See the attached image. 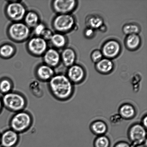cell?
Returning <instances> with one entry per match:
<instances>
[{"label":"cell","instance_id":"6da1fadb","mask_svg":"<svg viewBox=\"0 0 147 147\" xmlns=\"http://www.w3.org/2000/svg\"><path fill=\"white\" fill-rule=\"evenodd\" d=\"M48 83L50 93L57 100L64 101L72 97L74 92V86L66 75L55 74Z\"/></svg>","mask_w":147,"mask_h":147},{"label":"cell","instance_id":"7a4b0ae2","mask_svg":"<svg viewBox=\"0 0 147 147\" xmlns=\"http://www.w3.org/2000/svg\"><path fill=\"white\" fill-rule=\"evenodd\" d=\"M1 97L4 108L10 112L17 113L24 110L26 107V98L20 92L12 91Z\"/></svg>","mask_w":147,"mask_h":147},{"label":"cell","instance_id":"3957f363","mask_svg":"<svg viewBox=\"0 0 147 147\" xmlns=\"http://www.w3.org/2000/svg\"><path fill=\"white\" fill-rule=\"evenodd\" d=\"M33 119L31 114L25 111L14 113L10 119V129L20 134L26 132L31 128Z\"/></svg>","mask_w":147,"mask_h":147},{"label":"cell","instance_id":"277c9868","mask_svg":"<svg viewBox=\"0 0 147 147\" xmlns=\"http://www.w3.org/2000/svg\"><path fill=\"white\" fill-rule=\"evenodd\" d=\"M7 34L9 38L13 41L23 42L29 39L31 30L22 22H13L9 26Z\"/></svg>","mask_w":147,"mask_h":147},{"label":"cell","instance_id":"5b68a950","mask_svg":"<svg viewBox=\"0 0 147 147\" xmlns=\"http://www.w3.org/2000/svg\"><path fill=\"white\" fill-rule=\"evenodd\" d=\"M75 24L74 17L71 14H59L53 18L52 26L55 32L64 34L71 31Z\"/></svg>","mask_w":147,"mask_h":147},{"label":"cell","instance_id":"8992f818","mask_svg":"<svg viewBox=\"0 0 147 147\" xmlns=\"http://www.w3.org/2000/svg\"><path fill=\"white\" fill-rule=\"evenodd\" d=\"M27 11L25 5L20 1H9L5 9L6 16L12 22L22 21Z\"/></svg>","mask_w":147,"mask_h":147},{"label":"cell","instance_id":"52a82bcc","mask_svg":"<svg viewBox=\"0 0 147 147\" xmlns=\"http://www.w3.org/2000/svg\"><path fill=\"white\" fill-rule=\"evenodd\" d=\"M146 129L140 123L134 124L130 127L128 136L132 146H140L146 142Z\"/></svg>","mask_w":147,"mask_h":147},{"label":"cell","instance_id":"ba28073f","mask_svg":"<svg viewBox=\"0 0 147 147\" xmlns=\"http://www.w3.org/2000/svg\"><path fill=\"white\" fill-rule=\"evenodd\" d=\"M26 47L30 54L36 57H42L48 49V43L41 37H34L29 39Z\"/></svg>","mask_w":147,"mask_h":147},{"label":"cell","instance_id":"9c48e42d","mask_svg":"<svg viewBox=\"0 0 147 147\" xmlns=\"http://www.w3.org/2000/svg\"><path fill=\"white\" fill-rule=\"evenodd\" d=\"M77 5V1L75 0H55L51 3L52 8L57 14H70Z\"/></svg>","mask_w":147,"mask_h":147},{"label":"cell","instance_id":"30bf717a","mask_svg":"<svg viewBox=\"0 0 147 147\" xmlns=\"http://www.w3.org/2000/svg\"><path fill=\"white\" fill-rule=\"evenodd\" d=\"M121 51V46L116 40H109L104 44L102 47V53L105 58L113 59L119 55Z\"/></svg>","mask_w":147,"mask_h":147},{"label":"cell","instance_id":"8fae6325","mask_svg":"<svg viewBox=\"0 0 147 147\" xmlns=\"http://www.w3.org/2000/svg\"><path fill=\"white\" fill-rule=\"evenodd\" d=\"M66 76L73 84H79L84 80L86 73L82 66L74 64L68 67Z\"/></svg>","mask_w":147,"mask_h":147},{"label":"cell","instance_id":"7c38bea8","mask_svg":"<svg viewBox=\"0 0 147 147\" xmlns=\"http://www.w3.org/2000/svg\"><path fill=\"white\" fill-rule=\"evenodd\" d=\"M19 134L11 129L4 131L1 134V147H14L20 141Z\"/></svg>","mask_w":147,"mask_h":147},{"label":"cell","instance_id":"4fadbf2b","mask_svg":"<svg viewBox=\"0 0 147 147\" xmlns=\"http://www.w3.org/2000/svg\"><path fill=\"white\" fill-rule=\"evenodd\" d=\"M42 57L44 63L53 68L58 67L61 62L60 53L53 47L47 49Z\"/></svg>","mask_w":147,"mask_h":147},{"label":"cell","instance_id":"5bb4252c","mask_svg":"<svg viewBox=\"0 0 147 147\" xmlns=\"http://www.w3.org/2000/svg\"><path fill=\"white\" fill-rule=\"evenodd\" d=\"M35 74L39 81L47 83L55 74L54 68L44 63L37 66L36 69Z\"/></svg>","mask_w":147,"mask_h":147},{"label":"cell","instance_id":"9a60e30c","mask_svg":"<svg viewBox=\"0 0 147 147\" xmlns=\"http://www.w3.org/2000/svg\"><path fill=\"white\" fill-rule=\"evenodd\" d=\"M61 62L64 66L69 67L74 64L76 59V52L70 47H65L60 53Z\"/></svg>","mask_w":147,"mask_h":147},{"label":"cell","instance_id":"2e32d148","mask_svg":"<svg viewBox=\"0 0 147 147\" xmlns=\"http://www.w3.org/2000/svg\"><path fill=\"white\" fill-rule=\"evenodd\" d=\"M49 41L53 48L58 50L65 48L67 40L65 34L55 32Z\"/></svg>","mask_w":147,"mask_h":147},{"label":"cell","instance_id":"e0dca14e","mask_svg":"<svg viewBox=\"0 0 147 147\" xmlns=\"http://www.w3.org/2000/svg\"><path fill=\"white\" fill-rule=\"evenodd\" d=\"M119 114L122 119L129 120L133 119L136 115L134 107L129 103L122 105L119 109Z\"/></svg>","mask_w":147,"mask_h":147},{"label":"cell","instance_id":"ac0fdd59","mask_svg":"<svg viewBox=\"0 0 147 147\" xmlns=\"http://www.w3.org/2000/svg\"><path fill=\"white\" fill-rule=\"evenodd\" d=\"M96 69L99 73L107 74L113 70L114 64L111 60L105 57L96 63Z\"/></svg>","mask_w":147,"mask_h":147},{"label":"cell","instance_id":"d6986e66","mask_svg":"<svg viewBox=\"0 0 147 147\" xmlns=\"http://www.w3.org/2000/svg\"><path fill=\"white\" fill-rule=\"evenodd\" d=\"M90 129L94 134L98 136L104 135L107 132L108 126L106 122L102 120H96L92 122Z\"/></svg>","mask_w":147,"mask_h":147},{"label":"cell","instance_id":"ffe728a7","mask_svg":"<svg viewBox=\"0 0 147 147\" xmlns=\"http://www.w3.org/2000/svg\"><path fill=\"white\" fill-rule=\"evenodd\" d=\"M24 23L30 28H33L40 22L39 14L33 11H27L24 19Z\"/></svg>","mask_w":147,"mask_h":147},{"label":"cell","instance_id":"44dd1931","mask_svg":"<svg viewBox=\"0 0 147 147\" xmlns=\"http://www.w3.org/2000/svg\"><path fill=\"white\" fill-rule=\"evenodd\" d=\"M16 49L13 45L4 43L0 46V57L4 59L11 58L15 55Z\"/></svg>","mask_w":147,"mask_h":147},{"label":"cell","instance_id":"7402d4cb","mask_svg":"<svg viewBox=\"0 0 147 147\" xmlns=\"http://www.w3.org/2000/svg\"><path fill=\"white\" fill-rule=\"evenodd\" d=\"M141 40L138 34H132L127 35L125 40V45L127 48L131 50H134L139 48Z\"/></svg>","mask_w":147,"mask_h":147},{"label":"cell","instance_id":"603a6c76","mask_svg":"<svg viewBox=\"0 0 147 147\" xmlns=\"http://www.w3.org/2000/svg\"><path fill=\"white\" fill-rule=\"evenodd\" d=\"M29 87L30 92L35 97L40 98L43 96L44 90L38 80L32 81L30 83Z\"/></svg>","mask_w":147,"mask_h":147},{"label":"cell","instance_id":"cb8c5ba5","mask_svg":"<svg viewBox=\"0 0 147 147\" xmlns=\"http://www.w3.org/2000/svg\"><path fill=\"white\" fill-rule=\"evenodd\" d=\"M13 84L12 81L8 78H3L0 80V93L3 95L12 91Z\"/></svg>","mask_w":147,"mask_h":147},{"label":"cell","instance_id":"d4e9b609","mask_svg":"<svg viewBox=\"0 0 147 147\" xmlns=\"http://www.w3.org/2000/svg\"><path fill=\"white\" fill-rule=\"evenodd\" d=\"M87 24L89 28L93 30L100 28L103 25V20L97 16H92L88 18Z\"/></svg>","mask_w":147,"mask_h":147},{"label":"cell","instance_id":"484cf974","mask_svg":"<svg viewBox=\"0 0 147 147\" xmlns=\"http://www.w3.org/2000/svg\"><path fill=\"white\" fill-rule=\"evenodd\" d=\"M94 147H109L110 141L109 138L105 135L98 136L94 142Z\"/></svg>","mask_w":147,"mask_h":147},{"label":"cell","instance_id":"4316f807","mask_svg":"<svg viewBox=\"0 0 147 147\" xmlns=\"http://www.w3.org/2000/svg\"><path fill=\"white\" fill-rule=\"evenodd\" d=\"M123 32L129 35L132 34H138L140 31L139 26L134 24H128L124 26L122 29Z\"/></svg>","mask_w":147,"mask_h":147},{"label":"cell","instance_id":"83f0119b","mask_svg":"<svg viewBox=\"0 0 147 147\" xmlns=\"http://www.w3.org/2000/svg\"><path fill=\"white\" fill-rule=\"evenodd\" d=\"M46 28L47 27L44 23L41 22L39 23L34 28H33L34 34L35 35L34 36L41 37L42 34Z\"/></svg>","mask_w":147,"mask_h":147},{"label":"cell","instance_id":"f1b7e54d","mask_svg":"<svg viewBox=\"0 0 147 147\" xmlns=\"http://www.w3.org/2000/svg\"><path fill=\"white\" fill-rule=\"evenodd\" d=\"M103 55L101 51L96 50L92 52L91 58L94 63H96L103 59Z\"/></svg>","mask_w":147,"mask_h":147},{"label":"cell","instance_id":"f546056e","mask_svg":"<svg viewBox=\"0 0 147 147\" xmlns=\"http://www.w3.org/2000/svg\"><path fill=\"white\" fill-rule=\"evenodd\" d=\"M54 34L52 30L47 27L42 34L41 37L47 42L50 41Z\"/></svg>","mask_w":147,"mask_h":147},{"label":"cell","instance_id":"4dcf8cb0","mask_svg":"<svg viewBox=\"0 0 147 147\" xmlns=\"http://www.w3.org/2000/svg\"><path fill=\"white\" fill-rule=\"evenodd\" d=\"M115 116H116V118H115L114 115H112L111 117L110 118V121L112 123L116 124L119 123L121 121L122 119H123L119 114H115Z\"/></svg>","mask_w":147,"mask_h":147},{"label":"cell","instance_id":"1f68e13d","mask_svg":"<svg viewBox=\"0 0 147 147\" xmlns=\"http://www.w3.org/2000/svg\"><path fill=\"white\" fill-rule=\"evenodd\" d=\"M84 34L87 38H91L94 35V30L90 28H86L85 30Z\"/></svg>","mask_w":147,"mask_h":147},{"label":"cell","instance_id":"d6a6232c","mask_svg":"<svg viewBox=\"0 0 147 147\" xmlns=\"http://www.w3.org/2000/svg\"><path fill=\"white\" fill-rule=\"evenodd\" d=\"M114 147H131V145L125 142H120L117 143Z\"/></svg>","mask_w":147,"mask_h":147},{"label":"cell","instance_id":"836d02e7","mask_svg":"<svg viewBox=\"0 0 147 147\" xmlns=\"http://www.w3.org/2000/svg\"><path fill=\"white\" fill-rule=\"evenodd\" d=\"M147 117L146 115H145L144 116L143 118L142 119V124L144 127L146 129L147 127Z\"/></svg>","mask_w":147,"mask_h":147},{"label":"cell","instance_id":"e575fe53","mask_svg":"<svg viewBox=\"0 0 147 147\" xmlns=\"http://www.w3.org/2000/svg\"><path fill=\"white\" fill-rule=\"evenodd\" d=\"M3 103L2 100V97L0 96V115L2 112L3 109Z\"/></svg>","mask_w":147,"mask_h":147},{"label":"cell","instance_id":"d590c367","mask_svg":"<svg viewBox=\"0 0 147 147\" xmlns=\"http://www.w3.org/2000/svg\"><path fill=\"white\" fill-rule=\"evenodd\" d=\"M1 134L0 133V145H1Z\"/></svg>","mask_w":147,"mask_h":147}]
</instances>
